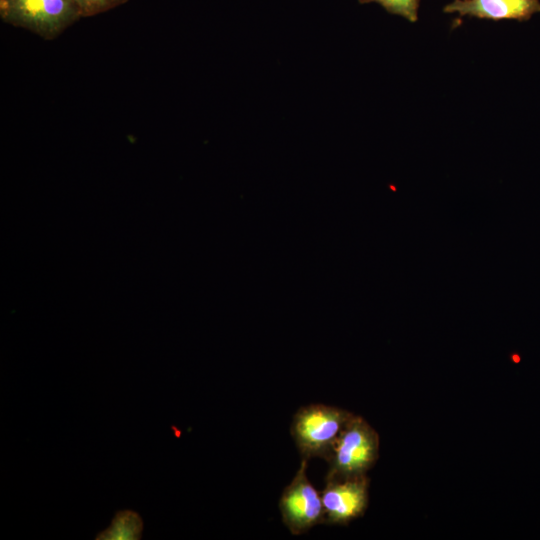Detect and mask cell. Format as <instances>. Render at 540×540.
Segmentation results:
<instances>
[{
  "label": "cell",
  "instance_id": "ba28073f",
  "mask_svg": "<svg viewBox=\"0 0 540 540\" xmlns=\"http://www.w3.org/2000/svg\"><path fill=\"white\" fill-rule=\"evenodd\" d=\"M358 2L377 3L390 14L402 16L410 22L418 20L419 0H358Z\"/></svg>",
  "mask_w": 540,
  "mask_h": 540
},
{
  "label": "cell",
  "instance_id": "9c48e42d",
  "mask_svg": "<svg viewBox=\"0 0 540 540\" xmlns=\"http://www.w3.org/2000/svg\"><path fill=\"white\" fill-rule=\"evenodd\" d=\"M128 0H75L79 7L81 17H90L113 8H116Z\"/></svg>",
  "mask_w": 540,
  "mask_h": 540
},
{
  "label": "cell",
  "instance_id": "8992f818",
  "mask_svg": "<svg viewBox=\"0 0 540 540\" xmlns=\"http://www.w3.org/2000/svg\"><path fill=\"white\" fill-rule=\"evenodd\" d=\"M445 13H458L460 17L470 16L493 21H527L540 13L539 0H453L447 4Z\"/></svg>",
  "mask_w": 540,
  "mask_h": 540
},
{
  "label": "cell",
  "instance_id": "5b68a950",
  "mask_svg": "<svg viewBox=\"0 0 540 540\" xmlns=\"http://www.w3.org/2000/svg\"><path fill=\"white\" fill-rule=\"evenodd\" d=\"M323 523L347 525L361 517L369 503V478L366 476L325 479L321 492Z\"/></svg>",
  "mask_w": 540,
  "mask_h": 540
},
{
  "label": "cell",
  "instance_id": "6da1fadb",
  "mask_svg": "<svg viewBox=\"0 0 540 540\" xmlns=\"http://www.w3.org/2000/svg\"><path fill=\"white\" fill-rule=\"evenodd\" d=\"M379 435L361 416L352 415L337 438L326 461L325 479L366 476L379 457Z\"/></svg>",
  "mask_w": 540,
  "mask_h": 540
},
{
  "label": "cell",
  "instance_id": "7a4b0ae2",
  "mask_svg": "<svg viewBox=\"0 0 540 540\" xmlns=\"http://www.w3.org/2000/svg\"><path fill=\"white\" fill-rule=\"evenodd\" d=\"M353 413L325 404H310L294 414L291 435L302 456L327 459Z\"/></svg>",
  "mask_w": 540,
  "mask_h": 540
},
{
  "label": "cell",
  "instance_id": "277c9868",
  "mask_svg": "<svg viewBox=\"0 0 540 540\" xmlns=\"http://www.w3.org/2000/svg\"><path fill=\"white\" fill-rule=\"evenodd\" d=\"M307 462L301 458L299 469L279 500L282 521L293 535L305 533L324 519L321 494L306 475Z\"/></svg>",
  "mask_w": 540,
  "mask_h": 540
},
{
  "label": "cell",
  "instance_id": "3957f363",
  "mask_svg": "<svg viewBox=\"0 0 540 540\" xmlns=\"http://www.w3.org/2000/svg\"><path fill=\"white\" fill-rule=\"evenodd\" d=\"M2 20L52 40L81 18L75 0H0Z\"/></svg>",
  "mask_w": 540,
  "mask_h": 540
},
{
  "label": "cell",
  "instance_id": "52a82bcc",
  "mask_svg": "<svg viewBox=\"0 0 540 540\" xmlns=\"http://www.w3.org/2000/svg\"><path fill=\"white\" fill-rule=\"evenodd\" d=\"M143 521L138 513L132 510L118 511L111 525L100 532L96 539L101 540H138L141 539Z\"/></svg>",
  "mask_w": 540,
  "mask_h": 540
}]
</instances>
